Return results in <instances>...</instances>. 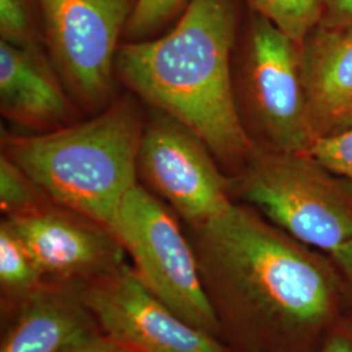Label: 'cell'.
<instances>
[{
	"mask_svg": "<svg viewBox=\"0 0 352 352\" xmlns=\"http://www.w3.org/2000/svg\"><path fill=\"white\" fill-rule=\"evenodd\" d=\"M202 285L231 352H318L352 308L329 253L245 204L189 227Z\"/></svg>",
	"mask_w": 352,
	"mask_h": 352,
	"instance_id": "1",
	"label": "cell"
},
{
	"mask_svg": "<svg viewBox=\"0 0 352 352\" xmlns=\"http://www.w3.org/2000/svg\"><path fill=\"white\" fill-rule=\"evenodd\" d=\"M236 26L234 0H189L167 34L120 45L115 74L239 171L256 142L240 116L231 76Z\"/></svg>",
	"mask_w": 352,
	"mask_h": 352,
	"instance_id": "2",
	"label": "cell"
},
{
	"mask_svg": "<svg viewBox=\"0 0 352 352\" xmlns=\"http://www.w3.org/2000/svg\"><path fill=\"white\" fill-rule=\"evenodd\" d=\"M145 124L129 100L87 122L28 136L3 138V154L50 201L113 231L128 192L139 184L138 157Z\"/></svg>",
	"mask_w": 352,
	"mask_h": 352,
	"instance_id": "3",
	"label": "cell"
},
{
	"mask_svg": "<svg viewBox=\"0 0 352 352\" xmlns=\"http://www.w3.org/2000/svg\"><path fill=\"white\" fill-rule=\"evenodd\" d=\"M231 196L304 244L330 253L352 240V183L308 153L256 144Z\"/></svg>",
	"mask_w": 352,
	"mask_h": 352,
	"instance_id": "4",
	"label": "cell"
},
{
	"mask_svg": "<svg viewBox=\"0 0 352 352\" xmlns=\"http://www.w3.org/2000/svg\"><path fill=\"white\" fill-rule=\"evenodd\" d=\"M113 232L160 300L190 325L221 340L193 245L167 204L136 184L122 202Z\"/></svg>",
	"mask_w": 352,
	"mask_h": 352,
	"instance_id": "5",
	"label": "cell"
},
{
	"mask_svg": "<svg viewBox=\"0 0 352 352\" xmlns=\"http://www.w3.org/2000/svg\"><path fill=\"white\" fill-rule=\"evenodd\" d=\"M136 0H38L43 46L71 98L101 110L113 93L119 39Z\"/></svg>",
	"mask_w": 352,
	"mask_h": 352,
	"instance_id": "6",
	"label": "cell"
},
{
	"mask_svg": "<svg viewBox=\"0 0 352 352\" xmlns=\"http://www.w3.org/2000/svg\"><path fill=\"white\" fill-rule=\"evenodd\" d=\"M243 82L264 145L309 153L317 136L302 84L300 46L257 13L248 30Z\"/></svg>",
	"mask_w": 352,
	"mask_h": 352,
	"instance_id": "7",
	"label": "cell"
},
{
	"mask_svg": "<svg viewBox=\"0 0 352 352\" xmlns=\"http://www.w3.org/2000/svg\"><path fill=\"white\" fill-rule=\"evenodd\" d=\"M138 173L188 227L208 222L234 202L231 177L222 174L208 145L160 111L145 124Z\"/></svg>",
	"mask_w": 352,
	"mask_h": 352,
	"instance_id": "8",
	"label": "cell"
},
{
	"mask_svg": "<svg viewBox=\"0 0 352 352\" xmlns=\"http://www.w3.org/2000/svg\"><path fill=\"white\" fill-rule=\"evenodd\" d=\"M81 295L102 333L129 352H231L176 315L128 263L82 283Z\"/></svg>",
	"mask_w": 352,
	"mask_h": 352,
	"instance_id": "9",
	"label": "cell"
},
{
	"mask_svg": "<svg viewBox=\"0 0 352 352\" xmlns=\"http://www.w3.org/2000/svg\"><path fill=\"white\" fill-rule=\"evenodd\" d=\"M46 280L82 285L126 264V250L107 227L52 201L4 217Z\"/></svg>",
	"mask_w": 352,
	"mask_h": 352,
	"instance_id": "10",
	"label": "cell"
},
{
	"mask_svg": "<svg viewBox=\"0 0 352 352\" xmlns=\"http://www.w3.org/2000/svg\"><path fill=\"white\" fill-rule=\"evenodd\" d=\"M0 110L11 122L43 131L74 123V100L43 47L0 41Z\"/></svg>",
	"mask_w": 352,
	"mask_h": 352,
	"instance_id": "11",
	"label": "cell"
},
{
	"mask_svg": "<svg viewBox=\"0 0 352 352\" xmlns=\"http://www.w3.org/2000/svg\"><path fill=\"white\" fill-rule=\"evenodd\" d=\"M300 46L304 90L316 136L352 128V25L318 24Z\"/></svg>",
	"mask_w": 352,
	"mask_h": 352,
	"instance_id": "12",
	"label": "cell"
},
{
	"mask_svg": "<svg viewBox=\"0 0 352 352\" xmlns=\"http://www.w3.org/2000/svg\"><path fill=\"white\" fill-rule=\"evenodd\" d=\"M98 331L81 285L46 280L17 304L0 352H65Z\"/></svg>",
	"mask_w": 352,
	"mask_h": 352,
	"instance_id": "13",
	"label": "cell"
},
{
	"mask_svg": "<svg viewBox=\"0 0 352 352\" xmlns=\"http://www.w3.org/2000/svg\"><path fill=\"white\" fill-rule=\"evenodd\" d=\"M46 279L12 228L0 225V286L7 300L14 305L36 292Z\"/></svg>",
	"mask_w": 352,
	"mask_h": 352,
	"instance_id": "14",
	"label": "cell"
},
{
	"mask_svg": "<svg viewBox=\"0 0 352 352\" xmlns=\"http://www.w3.org/2000/svg\"><path fill=\"white\" fill-rule=\"evenodd\" d=\"M253 12L300 45L321 23L324 0H244Z\"/></svg>",
	"mask_w": 352,
	"mask_h": 352,
	"instance_id": "15",
	"label": "cell"
},
{
	"mask_svg": "<svg viewBox=\"0 0 352 352\" xmlns=\"http://www.w3.org/2000/svg\"><path fill=\"white\" fill-rule=\"evenodd\" d=\"M0 41L21 47H43L38 0H0Z\"/></svg>",
	"mask_w": 352,
	"mask_h": 352,
	"instance_id": "16",
	"label": "cell"
},
{
	"mask_svg": "<svg viewBox=\"0 0 352 352\" xmlns=\"http://www.w3.org/2000/svg\"><path fill=\"white\" fill-rule=\"evenodd\" d=\"M50 201L6 154L0 155V206L4 217L26 213Z\"/></svg>",
	"mask_w": 352,
	"mask_h": 352,
	"instance_id": "17",
	"label": "cell"
},
{
	"mask_svg": "<svg viewBox=\"0 0 352 352\" xmlns=\"http://www.w3.org/2000/svg\"><path fill=\"white\" fill-rule=\"evenodd\" d=\"M189 0H136L126 24V37L140 41L151 37L176 14L184 11Z\"/></svg>",
	"mask_w": 352,
	"mask_h": 352,
	"instance_id": "18",
	"label": "cell"
},
{
	"mask_svg": "<svg viewBox=\"0 0 352 352\" xmlns=\"http://www.w3.org/2000/svg\"><path fill=\"white\" fill-rule=\"evenodd\" d=\"M308 154L336 175L352 183V128L333 136L318 138Z\"/></svg>",
	"mask_w": 352,
	"mask_h": 352,
	"instance_id": "19",
	"label": "cell"
},
{
	"mask_svg": "<svg viewBox=\"0 0 352 352\" xmlns=\"http://www.w3.org/2000/svg\"><path fill=\"white\" fill-rule=\"evenodd\" d=\"M318 352H352V308L330 330Z\"/></svg>",
	"mask_w": 352,
	"mask_h": 352,
	"instance_id": "20",
	"label": "cell"
},
{
	"mask_svg": "<svg viewBox=\"0 0 352 352\" xmlns=\"http://www.w3.org/2000/svg\"><path fill=\"white\" fill-rule=\"evenodd\" d=\"M322 25H352V0H324Z\"/></svg>",
	"mask_w": 352,
	"mask_h": 352,
	"instance_id": "21",
	"label": "cell"
},
{
	"mask_svg": "<svg viewBox=\"0 0 352 352\" xmlns=\"http://www.w3.org/2000/svg\"><path fill=\"white\" fill-rule=\"evenodd\" d=\"M65 352H129L104 333L98 331L87 340L78 342Z\"/></svg>",
	"mask_w": 352,
	"mask_h": 352,
	"instance_id": "22",
	"label": "cell"
},
{
	"mask_svg": "<svg viewBox=\"0 0 352 352\" xmlns=\"http://www.w3.org/2000/svg\"><path fill=\"white\" fill-rule=\"evenodd\" d=\"M329 254L340 269V274L347 285L352 302V240L342 244Z\"/></svg>",
	"mask_w": 352,
	"mask_h": 352,
	"instance_id": "23",
	"label": "cell"
}]
</instances>
